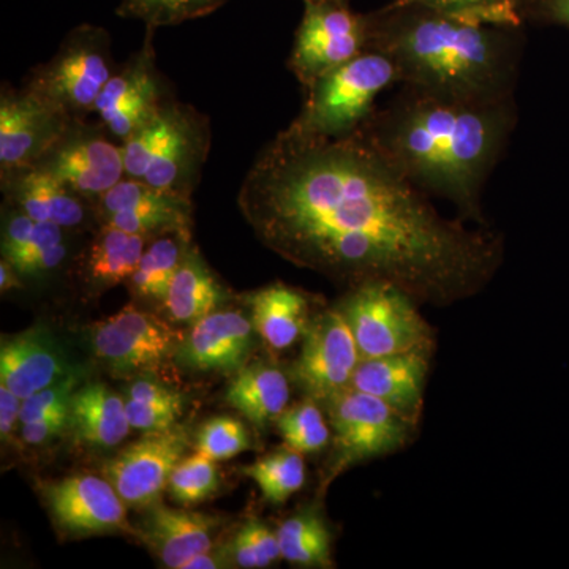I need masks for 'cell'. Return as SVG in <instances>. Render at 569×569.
Masks as SVG:
<instances>
[{"label": "cell", "mask_w": 569, "mask_h": 569, "mask_svg": "<svg viewBox=\"0 0 569 569\" xmlns=\"http://www.w3.org/2000/svg\"><path fill=\"white\" fill-rule=\"evenodd\" d=\"M430 351L361 358L350 387L387 402L417 425L425 402Z\"/></svg>", "instance_id": "d6986e66"}, {"label": "cell", "mask_w": 569, "mask_h": 569, "mask_svg": "<svg viewBox=\"0 0 569 569\" xmlns=\"http://www.w3.org/2000/svg\"><path fill=\"white\" fill-rule=\"evenodd\" d=\"M209 149V119L189 104L176 102L170 137L141 181L151 183L157 189L192 197Z\"/></svg>", "instance_id": "e0dca14e"}, {"label": "cell", "mask_w": 569, "mask_h": 569, "mask_svg": "<svg viewBox=\"0 0 569 569\" xmlns=\"http://www.w3.org/2000/svg\"><path fill=\"white\" fill-rule=\"evenodd\" d=\"M116 73L110 33L81 24L66 37L58 52L32 71L26 88L61 104L74 119L96 112L97 100Z\"/></svg>", "instance_id": "8992f818"}, {"label": "cell", "mask_w": 569, "mask_h": 569, "mask_svg": "<svg viewBox=\"0 0 569 569\" xmlns=\"http://www.w3.org/2000/svg\"><path fill=\"white\" fill-rule=\"evenodd\" d=\"M44 503L59 529L73 537L129 533L138 529L127 519V503L107 478L77 475L41 486Z\"/></svg>", "instance_id": "9a60e30c"}, {"label": "cell", "mask_w": 569, "mask_h": 569, "mask_svg": "<svg viewBox=\"0 0 569 569\" xmlns=\"http://www.w3.org/2000/svg\"><path fill=\"white\" fill-rule=\"evenodd\" d=\"M77 119L61 104L29 88L3 86L0 93V178L32 170Z\"/></svg>", "instance_id": "9c48e42d"}, {"label": "cell", "mask_w": 569, "mask_h": 569, "mask_svg": "<svg viewBox=\"0 0 569 569\" xmlns=\"http://www.w3.org/2000/svg\"><path fill=\"white\" fill-rule=\"evenodd\" d=\"M332 427V456L329 479L365 460L391 455L410 440L415 422L399 411L358 389L348 387L323 403Z\"/></svg>", "instance_id": "52a82bcc"}, {"label": "cell", "mask_w": 569, "mask_h": 569, "mask_svg": "<svg viewBox=\"0 0 569 569\" xmlns=\"http://www.w3.org/2000/svg\"><path fill=\"white\" fill-rule=\"evenodd\" d=\"M192 247V231H171L152 238L130 277V290L140 298L163 302L171 280Z\"/></svg>", "instance_id": "4316f807"}, {"label": "cell", "mask_w": 569, "mask_h": 569, "mask_svg": "<svg viewBox=\"0 0 569 569\" xmlns=\"http://www.w3.org/2000/svg\"><path fill=\"white\" fill-rule=\"evenodd\" d=\"M282 559L306 568H332V537L317 509L309 508L280 523L277 529Z\"/></svg>", "instance_id": "83f0119b"}, {"label": "cell", "mask_w": 569, "mask_h": 569, "mask_svg": "<svg viewBox=\"0 0 569 569\" xmlns=\"http://www.w3.org/2000/svg\"><path fill=\"white\" fill-rule=\"evenodd\" d=\"M20 276L17 268L6 258H2V261H0V291L9 293L11 290H20L22 288Z\"/></svg>", "instance_id": "7bdbcfd3"}, {"label": "cell", "mask_w": 569, "mask_h": 569, "mask_svg": "<svg viewBox=\"0 0 569 569\" xmlns=\"http://www.w3.org/2000/svg\"><path fill=\"white\" fill-rule=\"evenodd\" d=\"M126 400L104 383L81 385L71 397L69 430L81 443L114 448L129 437Z\"/></svg>", "instance_id": "7402d4cb"}, {"label": "cell", "mask_w": 569, "mask_h": 569, "mask_svg": "<svg viewBox=\"0 0 569 569\" xmlns=\"http://www.w3.org/2000/svg\"><path fill=\"white\" fill-rule=\"evenodd\" d=\"M224 2L227 0H121L118 14L159 29L208 17Z\"/></svg>", "instance_id": "1f68e13d"}, {"label": "cell", "mask_w": 569, "mask_h": 569, "mask_svg": "<svg viewBox=\"0 0 569 569\" xmlns=\"http://www.w3.org/2000/svg\"><path fill=\"white\" fill-rule=\"evenodd\" d=\"M339 2L348 3V0H305V3Z\"/></svg>", "instance_id": "f6af8a7d"}, {"label": "cell", "mask_w": 569, "mask_h": 569, "mask_svg": "<svg viewBox=\"0 0 569 569\" xmlns=\"http://www.w3.org/2000/svg\"><path fill=\"white\" fill-rule=\"evenodd\" d=\"M284 445L302 455L321 451L331 440V430L318 407L317 400L307 397L302 402L287 408L276 421Z\"/></svg>", "instance_id": "f546056e"}, {"label": "cell", "mask_w": 569, "mask_h": 569, "mask_svg": "<svg viewBox=\"0 0 569 569\" xmlns=\"http://www.w3.org/2000/svg\"><path fill=\"white\" fill-rule=\"evenodd\" d=\"M254 332L266 346L283 351L309 328V299L298 288L271 283L247 296Z\"/></svg>", "instance_id": "603a6c76"}, {"label": "cell", "mask_w": 569, "mask_h": 569, "mask_svg": "<svg viewBox=\"0 0 569 569\" xmlns=\"http://www.w3.org/2000/svg\"><path fill=\"white\" fill-rule=\"evenodd\" d=\"M550 17L569 26V0H546Z\"/></svg>", "instance_id": "ee69618b"}, {"label": "cell", "mask_w": 569, "mask_h": 569, "mask_svg": "<svg viewBox=\"0 0 569 569\" xmlns=\"http://www.w3.org/2000/svg\"><path fill=\"white\" fill-rule=\"evenodd\" d=\"M67 257V246L58 244L50 249L41 250V252L24 258L20 263L13 264L21 276L36 277L47 274L52 269L59 268Z\"/></svg>", "instance_id": "ab89813d"}, {"label": "cell", "mask_w": 569, "mask_h": 569, "mask_svg": "<svg viewBox=\"0 0 569 569\" xmlns=\"http://www.w3.org/2000/svg\"><path fill=\"white\" fill-rule=\"evenodd\" d=\"M395 86L400 77L392 59L367 50L309 86L305 107L288 127L316 137H348L369 121L378 97Z\"/></svg>", "instance_id": "277c9868"}, {"label": "cell", "mask_w": 569, "mask_h": 569, "mask_svg": "<svg viewBox=\"0 0 569 569\" xmlns=\"http://www.w3.org/2000/svg\"><path fill=\"white\" fill-rule=\"evenodd\" d=\"M395 6H419L489 24L520 26L518 0H392Z\"/></svg>", "instance_id": "e575fe53"}, {"label": "cell", "mask_w": 569, "mask_h": 569, "mask_svg": "<svg viewBox=\"0 0 569 569\" xmlns=\"http://www.w3.org/2000/svg\"><path fill=\"white\" fill-rule=\"evenodd\" d=\"M69 430V413L54 415L21 425V440L29 447H41Z\"/></svg>", "instance_id": "f35d334b"}, {"label": "cell", "mask_w": 569, "mask_h": 569, "mask_svg": "<svg viewBox=\"0 0 569 569\" xmlns=\"http://www.w3.org/2000/svg\"><path fill=\"white\" fill-rule=\"evenodd\" d=\"M2 187L9 203L37 222L58 223L66 230L84 224L89 211L96 209L88 198L73 192L66 183L39 168L11 176L2 181Z\"/></svg>", "instance_id": "44dd1931"}, {"label": "cell", "mask_w": 569, "mask_h": 569, "mask_svg": "<svg viewBox=\"0 0 569 569\" xmlns=\"http://www.w3.org/2000/svg\"><path fill=\"white\" fill-rule=\"evenodd\" d=\"M21 397L0 383V437L3 441L10 440L14 427L21 422Z\"/></svg>", "instance_id": "b9f144b4"}, {"label": "cell", "mask_w": 569, "mask_h": 569, "mask_svg": "<svg viewBox=\"0 0 569 569\" xmlns=\"http://www.w3.org/2000/svg\"><path fill=\"white\" fill-rule=\"evenodd\" d=\"M56 337L44 326L3 337L0 346V383L22 400L71 372Z\"/></svg>", "instance_id": "ac0fdd59"}, {"label": "cell", "mask_w": 569, "mask_h": 569, "mask_svg": "<svg viewBox=\"0 0 569 569\" xmlns=\"http://www.w3.org/2000/svg\"><path fill=\"white\" fill-rule=\"evenodd\" d=\"M149 241L151 239L146 236L130 234L111 224H102L86 258L89 280L103 288L129 282Z\"/></svg>", "instance_id": "484cf974"}, {"label": "cell", "mask_w": 569, "mask_h": 569, "mask_svg": "<svg viewBox=\"0 0 569 569\" xmlns=\"http://www.w3.org/2000/svg\"><path fill=\"white\" fill-rule=\"evenodd\" d=\"M418 305L396 284L367 282L350 288L337 307L350 325L361 358H381L408 351L432 353V329Z\"/></svg>", "instance_id": "5b68a950"}, {"label": "cell", "mask_w": 569, "mask_h": 569, "mask_svg": "<svg viewBox=\"0 0 569 569\" xmlns=\"http://www.w3.org/2000/svg\"><path fill=\"white\" fill-rule=\"evenodd\" d=\"M220 516L164 507L156 503L138 529V538L159 557L163 567L182 569L192 557L216 546L217 530L222 527Z\"/></svg>", "instance_id": "ffe728a7"}, {"label": "cell", "mask_w": 569, "mask_h": 569, "mask_svg": "<svg viewBox=\"0 0 569 569\" xmlns=\"http://www.w3.org/2000/svg\"><path fill=\"white\" fill-rule=\"evenodd\" d=\"M518 127V103L447 99L400 86L359 129L377 152L429 197L478 224L486 183Z\"/></svg>", "instance_id": "7a4b0ae2"}, {"label": "cell", "mask_w": 569, "mask_h": 569, "mask_svg": "<svg viewBox=\"0 0 569 569\" xmlns=\"http://www.w3.org/2000/svg\"><path fill=\"white\" fill-rule=\"evenodd\" d=\"M261 244L353 288L387 282L419 305L481 293L503 264V238L437 211L356 132L283 129L258 153L238 197Z\"/></svg>", "instance_id": "6da1fadb"}, {"label": "cell", "mask_w": 569, "mask_h": 569, "mask_svg": "<svg viewBox=\"0 0 569 569\" xmlns=\"http://www.w3.org/2000/svg\"><path fill=\"white\" fill-rule=\"evenodd\" d=\"M250 449L249 430L233 417L208 419L197 432V451L212 460H228Z\"/></svg>", "instance_id": "d590c367"}, {"label": "cell", "mask_w": 569, "mask_h": 569, "mask_svg": "<svg viewBox=\"0 0 569 569\" xmlns=\"http://www.w3.org/2000/svg\"><path fill=\"white\" fill-rule=\"evenodd\" d=\"M182 339L173 326L134 306L93 325L91 335L93 353L121 376L156 369Z\"/></svg>", "instance_id": "4fadbf2b"}, {"label": "cell", "mask_w": 569, "mask_h": 569, "mask_svg": "<svg viewBox=\"0 0 569 569\" xmlns=\"http://www.w3.org/2000/svg\"><path fill=\"white\" fill-rule=\"evenodd\" d=\"M219 489L220 477L216 460L197 451V455L186 456L174 468L167 492L176 505L190 508L209 500Z\"/></svg>", "instance_id": "d6a6232c"}, {"label": "cell", "mask_w": 569, "mask_h": 569, "mask_svg": "<svg viewBox=\"0 0 569 569\" xmlns=\"http://www.w3.org/2000/svg\"><path fill=\"white\" fill-rule=\"evenodd\" d=\"M36 168L93 204L126 178L122 144L112 142L99 127L88 126L84 119H77Z\"/></svg>", "instance_id": "8fae6325"}, {"label": "cell", "mask_w": 569, "mask_h": 569, "mask_svg": "<svg viewBox=\"0 0 569 569\" xmlns=\"http://www.w3.org/2000/svg\"><path fill=\"white\" fill-rule=\"evenodd\" d=\"M241 473L253 479L266 501L282 505L305 486L306 463L302 452L284 447L241 467Z\"/></svg>", "instance_id": "f1b7e54d"}, {"label": "cell", "mask_w": 569, "mask_h": 569, "mask_svg": "<svg viewBox=\"0 0 569 569\" xmlns=\"http://www.w3.org/2000/svg\"><path fill=\"white\" fill-rule=\"evenodd\" d=\"M81 387V376L74 370L54 381L50 387L40 389L39 392L22 400L21 422L36 421V419L54 417V415L69 413L71 397Z\"/></svg>", "instance_id": "8d00e7d4"}, {"label": "cell", "mask_w": 569, "mask_h": 569, "mask_svg": "<svg viewBox=\"0 0 569 569\" xmlns=\"http://www.w3.org/2000/svg\"><path fill=\"white\" fill-rule=\"evenodd\" d=\"M224 298L222 284L192 246L176 271L162 305L174 323L193 326L219 309Z\"/></svg>", "instance_id": "d4e9b609"}, {"label": "cell", "mask_w": 569, "mask_h": 569, "mask_svg": "<svg viewBox=\"0 0 569 569\" xmlns=\"http://www.w3.org/2000/svg\"><path fill=\"white\" fill-rule=\"evenodd\" d=\"M127 418L132 429L141 432L163 430L178 425L181 418L183 402L176 403H146L138 400H126Z\"/></svg>", "instance_id": "74e56055"}, {"label": "cell", "mask_w": 569, "mask_h": 569, "mask_svg": "<svg viewBox=\"0 0 569 569\" xmlns=\"http://www.w3.org/2000/svg\"><path fill=\"white\" fill-rule=\"evenodd\" d=\"M173 100H168L151 121L122 142L126 178L142 179L162 151L174 122Z\"/></svg>", "instance_id": "4dcf8cb0"}, {"label": "cell", "mask_w": 569, "mask_h": 569, "mask_svg": "<svg viewBox=\"0 0 569 569\" xmlns=\"http://www.w3.org/2000/svg\"><path fill=\"white\" fill-rule=\"evenodd\" d=\"M192 447L189 427L174 425L144 432L103 467L127 507L148 509L162 500L171 475Z\"/></svg>", "instance_id": "30bf717a"}, {"label": "cell", "mask_w": 569, "mask_h": 569, "mask_svg": "<svg viewBox=\"0 0 569 569\" xmlns=\"http://www.w3.org/2000/svg\"><path fill=\"white\" fill-rule=\"evenodd\" d=\"M224 553L233 568H268L282 560L277 531L258 519H249L223 545Z\"/></svg>", "instance_id": "836d02e7"}, {"label": "cell", "mask_w": 569, "mask_h": 569, "mask_svg": "<svg viewBox=\"0 0 569 569\" xmlns=\"http://www.w3.org/2000/svg\"><path fill=\"white\" fill-rule=\"evenodd\" d=\"M127 399L138 400L146 403H176L183 402V397L174 389L164 387L157 381L142 380L133 381L127 389Z\"/></svg>", "instance_id": "60d3db41"}, {"label": "cell", "mask_w": 569, "mask_h": 569, "mask_svg": "<svg viewBox=\"0 0 569 569\" xmlns=\"http://www.w3.org/2000/svg\"><path fill=\"white\" fill-rule=\"evenodd\" d=\"M538 2V0H518L520 10H522L523 13V7L530 6V3Z\"/></svg>", "instance_id": "bcb514c9"}, {"label": "cell", "mask_w": 569, "mask_h": 569, "mask_svg": "<svg viewBox=\"0 0 569 569\" xmlns=\"http://www.w3.org/2000/svg\"><path fill=\"white\" fill-rule=\"evenodd\" d=\"M369 20V50L396 63L400 86L463 102L516 99L520 26L489 24L419 6L389 3Z\"/></svg>", "instance_id": "3957f363"}, {"label": "cell", "mask_w": 569, "mask_h": 569, "mask_svg": "<svg viewBox=\"0 0 569 569\" xmlns=\"http://www.w3.org/2000/svg\"><path fill=\"white\" fill-rule=\"evenodd\" d=\"M359 361L361 355L350 325L342 310L335 307L320 313L307 328L291 378L307 397L325 403L350 387Z\"/></svg>", "instance_id": "7c38bea8"}, {"label": "cell", "mask_w": 569, "mask_h": 569, "mask_svg": "<svg viewBox=\"0 0 569 569\" xmlns=\"http://www.w3.org/2000/svg\"><path fill=\"white\" fill-rule=\"evenodd\" d=\"M369 50V20L350 3H306L288 69L302 88Z\"/></svg>", "instance_id": "ba28073f"}, {"label": "cell", "mask_w": 569, "mask_h": 569, "mask_svg": "<svg viewBox=\"0 0 569 569\" xmlns=\"http://www.w3.org/2000/svg\"><path fill=\"white\" fill-rule=\"evenodd\" d=\"M224 399L254 427L264 429L287 410L290 381L276 366L254 362L236 372Z\"/></svg>", "instance_id": "cb8c5ba5"}, {"label": "cell", "mask_w": 569, "mask_h": 569, "mask_svg": "<svg viewBox=\"0 0 569 569\" xmlns=\"http://www.w3.org/2000/svg\"><path fill=\"white\" fill-rule=\"evenodd\" d=\"M252 320L239 310H213L193 326L176 351L179 365L197 372L236 373L252 350Z\"/></svg>", "instance_id": "2e32d148"}, {"label": "cell", "mask_w": 569, "mask_h": 569, "mask_svg": "<svg viewBox=\"0 0 569 569\" xmlns=\"http://www.w3.org/2000/svg\"><path fill=\"white\" fill-rule=\"evenodd\" d=\"M153 31L156 28H148L141 50L121 70H116L97 100L96 112L104 129L121 142L129 140L171 100L164 96L156 67Z\"/></svg>", "instance_id": "5bb4252c"}]
</instances>
